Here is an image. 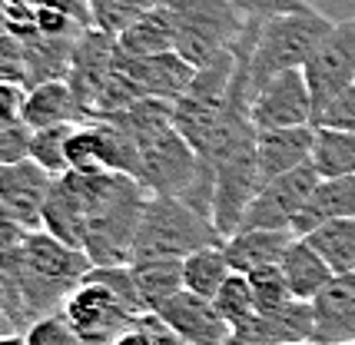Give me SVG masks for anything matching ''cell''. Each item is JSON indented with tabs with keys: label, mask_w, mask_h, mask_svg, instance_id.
I'll list each match as a JSON object with an SVG mask.
<instances>
[{
	"label": "cell",
	"mask_w": 355,
	"mask_h": 345,
	"mask_svg": "<svg viewBox=\"0 0 355 345\" xmlns=\"http://www.w3.org/2000/svg\"><path fill=\"white\" fill-rule=\"evenodd\" d=\"M315 339L312 345H355V272L336 276L312 299Z\"/></svg>",
	"instance_id": "14"
},
{
	"label": "cell",
	"mask_w": 355,
	"mask_h": 345,
	"mask_svg": "<svg viewBox=\"0 0 355 345\" xmlns=\"http://www.w3.org/2000/svg\"><path fill=\"white\" fill-rule=\"evenodd\" d=\"M312 150H315V126H295V130H269V133H259L256 153H259V176H263V183L309 166Z\"/></svg>",
	"instance_id": "16"
},
{
	"label": "cell",
	"mask_w": 355,
	"mask_h": 345,
	"mask_svg": "<svg viewBox=\"0 0 355 345\" xmlns=\"http://www.w3.org/2000/svg\"><path fill=\"white\" fill-rule=\"evenodd\" d=\"M163 0H90V17L96 30L120 37L126 27H133L143 14L156 10Z\"/></svg>",
	"instance_id": "27"
},
{
	"label": "cell",
	"mask_w": 355,
	"mask_h": 345,
	"mask_svg": "<svg viewBox=\"0 0 355 345\" xmlns=\"http://www.w3.org/2000/svg\"><path fill=\"white\" fill-rule=\"evenodd\" d=\"M332 27L336 24L319 10H312V7L263 20L259 37H256V50H252V83H256V90L266 80L279 77V73L302 70L312 60V53L322 47L325 37L332 33Z\"/></svg>",
	"instance_id": "3"
},
{
	"label": "cell",
	"mask_w": 355,
	"mask_h": 345,
	"mask_svg": "<svg viewBox=\"0 0 355 345\" xmlns=\"http://www.w3.org/2000/svg\"><path fill=\"white\" fill-rule=\"evenodd\" d=\"M279 266H282V276H286L295 302H312L325 285L336 279V272L329 269V263L312 249L306 239H293V246L286 249Z\"/></svg>",
	"instance_id": "21"
},
{
	"label": "cell",
	"mask_w": 355,
	"mask_h": 345,
	"mask_svg": "<svg viewBox=\"0 0 355 345\" xmlns=\"http://www.w3.org/2000/svg\"><path fill=\"white\" fill-rule=\"evenodd\" d=\"M44 233L60 239L63 246L80 249L87 246V203L77 172H63L53 179V189L44 206Z\"/></svg>",
	"instance_id": "15"
},
{
	"label": "cell",
	"mask_w": 355,
	"mask_h": 345,
	"mask_svg": "<svg viewBox=\"0 0 355 345\" xmlns=\"http://www.w3.org/2000/svg\"><path fill=\"white\" fill-rule=\"evenodd\" d=\"M236 7V14L243 20H272V17H282V14H295V10H306L312 7L309 0H230Z\"/></svg>",
	"instance_id": "34"
},
{
	"label": "cell",
	"mask_w": 355,
	"mask_h": 345,
	"mask_svg": "<svg viewBox=\"0 0 355 345\" xmlns=\"http://www.w3.org/2000/svg\"><path fill=\"white\" fill-rule=\"evenodd\" d=\"M116 37L110 33L90 30L83 33L73 47V60H70V73H67V83L70 90L77 94L80 107L87 110V116L93 120V113L100 107V96L107 90L110 83V73H113V63H116Z\"/></svg>",
	"instance_id": "12"
},
{
	"label": "cell",
	"mask_w": 355,
	"mask_h": 345,
	"mask_svg": "<svg viewBox=\"0 0 355 345\" xmlns=\"http://www.w3.org/2000/svg\"><path fill=\"white\" fill-rule=\"evenodd\" d=\"M163 3L176 20V53L196 70L230 53L246 30V20L236 14L230 0H163Z\"/></svg>",
	"instance_id": "4"
},
{
	"label": "cell",
	"mask_w": 355,
	"mask_h": 345,
	"mask_svg": "<svg viewBox=\"0 0 355 345\" xmlns=\"http://www.w3.org/2000/svg\"><path fill=\"white\" fill-rule=\"evenodd\" d=\"M27 345H87L77 332L63 322V315H46L24 332Z\"/></svg>",
	"instance_id": "33"
},
{
	"label": "cell",
	"mask_w": 355,
	"mask_h": 345,
	"mask_svg": "<svg viewBox=\"0 0 355 345\" xmlns=\"http://www.w3.org/2000/svg\"><path fill=\"white\" fill-rule=\"evenodd\" d=\"M312 249L322 256L336 276L355 272V220H332L306 236Z\"/></svg>",
	"instance_id": "25"
},
{
	"label": "cell",
	"mask_w": 355,
	"mask_h": 345,
	"mask_svg": "<svg viewBox=\"0 0 355 345\" xmlns=\"http://www.w3.org/2000/svg\"><path fill=\"white\" fill-rule=\"evenodd\" d=\"M249 285H252L259 315L279 312L282 306L293 302L289 283H286V276H282V266H266V269H259V272H252V276H249Z\"/></svg>",
	"instance_id": "30"
},
{
	"label": "cell",
	"mask_w": 355,
	"mask_h": 345,
	"mask_svg": "<svg viewBox=\"0 0 355 345\" xmlns=\"http://www.w3.org/2000/svg\"><path fill=\"white\" fill-rule=\"evenodd\" d=\"M230 276H232V269H230V259H226V249H223V246H209V249H200L183 259L186 292L209 299V302L219 296V289L226 285Z\"/></svg>",
	"instance_id": "24"
},
{
	"label": "cell",
	"mask_w": 355,
	"mask_h": 345,
	"mask_svg": "<svg viewBox=\"0 0 355 345\" xmlns=\"http://www.w3.org/2000/svg\"><path fill=\"white\" fill-rule=\"evenodd\" d=\"M200 172V157L193 153V146L176 133V126L156 133L150 140L137 146V179L150 196H176L183 200L186 189L193 186Z\"/></svg>",
	"instance_id": "6"
},
{
	"label": "cell",
	"mask_w": 355,
	"mask_h": 345,
	"mask_svg": "<svg viewBox=\"0 0 355 345\" xmlns=\"http://www.w3.org/2000/svg\"><path fill=\"white\" fill-rule=\"evenodd\" d=\"M130 269H133V279H137L143 309L153 315L186 289L183 263H133Z\"/></svg>",
	"instance_id": "23"
},
{
	"label": "cell",
	"mask_w": 355,
	"mask_h": 345,
	"mask_svg": "<svg viewBox=\"0 0 355 345\" xmlns=\"http://www.w3.org/2000/svg\"><path fill=\"white\" fill-rule=\"evenodd\" d=\"M315 130H339V133H355V87L339 94L329 107L315 113Z\"/></svg>",
	"instance_id": "32"
},
{
	"label": "cell",
	"mask_w": 355,
	"mask_h": 345,
	"mask_svg": "<svg viewBox=\"0 0 355 345\" xmlns=\"http://www.w3.org/2000/svg\"><path fill=\"white\" fill-rule=\"evenodd\" d=\"M312 120H315V107H312V94L302 70H289V73L266 80L252 96V126H256V133L312 126Z\"/></svg>",
	"instance_id": "9"
},
{
	"label": "cell",
	"mask_w": 355,
	"mask_h": 345,
	"mask_svg": "<svg viewBox=\"0 0 355 345\" xmlns=\"http://www.w3.org/2000/svg\"><path fill=\"white\" fill-rule=\"evenodd\" d=\"M209 246H226L209 216L176 196H150L133 246V263H183L186 256Z\"/></svg>",
	"instance_id": "2"
},
{
	"label": "cell",
	"mask_w": 355,
	"mask_h": 345,
	"mask_svg": "<svg viewBox=\"0 0 355 345\" xmlns=\"http://www.w3.org/2000/svg\"><path fill=\"white\" fill-rule=\"evenodd\" d=\"M60 315L87 345H113L120 335L137 329L139 319L113 289H107L103 283H93V279H83L70 292Z\"/></svg>",
	"instance_id": "5"
},
{
	"label": "cell",
	"mask_w": 355,
	"mask_h": 345,
	"mask_svg": "<svg viewBox=\"0 0 355 345\" xmlns=\"http://www.w3.org/2000/svg\"><path fill=\"white\" fill-rule=\"evenodd\" d=\"M156 315L189 345H223L232 335V329L226 326V319L219 315L216 306L209 299L186 292V289L173 302H166Z\"/></svg>",
	"instance_id": "13"
},
{
	"label": "cell",
	"mask_w": 355,
	"mask_h": 345,
	"mask_svg": "<svg viewBox=\"0 0 355 345\" xmlns=\"http://www.w3.org/2000/svg\"><path fill=\"white\" fill-rule=\"evenodd\" d=\"M293 233H272V229H243L226 239V259L230 269L239 276H252L266 266H279L286 249L293 246Z\"/></svg>",
	"instance_id": "19"
},
{
	"label": "cell",
	"mask_w": 355,
	"mask_h": 345,
	"mask_svg": "<svg viewBox=\"0 0 355 345\" xmlns=\"http://www.w3.org/2000/svg\"><path fill=\"white\" fill-rule=\"evenodd\" d=\"M73 126H53V130H40V133H33V146H31V159L46 170L53 179L63 176V172H70V163H67V143L73 136Z\"/></svg>",
	"instance_id": "29"
},
{
	"label": "cell",
	"mask_w": 355,
	"mask_h": 345,
	"mask_svg": "<svg viewBox=\"0 0 355 345\" xmlns=\"http://www.w3.org/2000/svg\"><path fill=\"white\" fill-rule=\"evenodd\" d=\"M31 146L33 130L24 120L3 123V130H0V166H17V163L31 159Z\"/></svg>",
	"instance_id": "31"
},
{
	"label": "cell",
	"mask_w": 355,
	"mask_h": 345,
	"mask_svg": "<svg viewBox=\"0 0 355 345\" xmlns=\"http://www.w3.org/2000/svg\"><path fill=\"white\" fill-rule=\"evenodd\" d=\"M256 345H312L315 339V315H312V302H289L279 312L256 315L249 326L239 329Z\"/></svg>",
	"instance_id": "17"
},
{
	"label": "cell",
	"mask_w": 355,
	"mask_h": 345,
	"mask_svg": "<svg viewBox=\"0 0 355 345\" xmlns=\"http://www.w3.org/2000/svg\"><path fill=\"white\" fill-rule=\"evenodd\" d=\"M139 326H146V329L153 332V335H156V339H159L163 345H189V342H183V339H180V335H176V332H173L170 326H166V322H163L159 315H153V312L139 315Z\"/></svg>",
	"instance_id": "35"
},
{
	"label": "cell",
	"mask_w": 355,
	"mask_h": 345,
	"mask_svg": "<svg viewBox=\"0 0 355 345\" xmlns=\"http://www.w3.org/2000/svg\"><path fill=\"white\" fill-rule=\"evenodd\" d=\"M223 345H256V342H249L246 335H239V332H232V335H230V339H226V342H223Z\"/></svg>",
	"instance_id": "37"
},
{
	"label": "cell",
	"mask_w": 355,
	"mask_h": 345,
	"mask_svg": "<svg viewBox=\"0 0 355 345\" xmlns=\"http://www.w3.org/2000/svg\"><path fill=\"white\" fill-rule=\"evenodd\" d=\"M332 220H355V176H339V179H322L312 200L306 203L302 216L295 220L293 236L306 239L309 233H315L319 226Z\"/></svg>",
	"instance_id": "20"
},
{
	"label": "cell",
	"mask_w": 355,
	"mask_h": 345,
	"mask_svg": "<svg viewBox=\"0 0 355 345\" xmlns=\"http://www.w3.org/2000/svg\"><path fill=\"white\" fill-rule=\"evenodd\" d=\"M116 47L126 57H156V53H176V20L166 3L143 14L116 37Z\"/></svg>",
	"instance_id": "22"
},
{
	"label": "cell",
	"mask_w": 355,
	"mask_h": 345,
	"mask_svg": "<svg viewBox=\"0 0 355 345\" xmlns=\"http://www.w3.org/2000/svg\"><path fill=\"white\" fill-rule=\"evenodd\" d=\"M213 306L219 309V315L226 319V326L232 332H239L243 326H249L259 309H256V296H252V285H249V276H239V272H232L226 285L219 289V296L213 299Z\"/></svg>",
	"instance_id": "28"
},
{
	"label": "cell",
	"mask_w": 355,
	"mask_h": 345,
	"mask_svg": "<svg viewBox=\"0 0 355 345\" xmlns=\"http://www.w3.org/2000/svg\"><path fill=\"white\" fill-rule=\"evenodd\" d=\"M0 345H27V339H24V335H3Z\"/></svg>",
	"instance_id": "38"
},
{
	"label": "cell",
	"mask_w": 355,
	"mask_h": 345,
	"mask_svg": "<svg viewBox=\"0 0 355 345\" xmlns=\"http://www.w3.org/2000/svg\"><path fill=\"white\" fill-rule=\"evenodd\" d=\"M312 166H315V172H319L322 179L355 176V133H339V130H315Z\"/></svg>",
	"instance_id": "26"
},
{
	"label": "cell",
	"mask_w": 355,
	"mask_h": 345,
	"mask_svg": "<svg viewBox=\"0 0 355 345\" xmlns=\"http://www.w3.org/2000/svg\"><path fill=\"white\" fill-rule=\"evenodd\" d=\"M53 189V176L40 170L33 159L17 166H0V209L3 220L17 222L24 229H44V206Z\"/></svg>",
	"instance_id": "11"
},
{
	"label": "cell",
	"mask_w": 355,
	"mask_h": 345,
	"mask_svg": "<svg viewBox=\"0 0 355 345\" xmlns=\"http://www.w3.org/2000/svg\"><path fill=\"white\" fill-rule=\"evenodd\" d=\"M113 345H163V342H159L146 326H139V319H137V329H130L126 335H120Z\"/></svg>",
	"instance_id": "36"
},
{
	"label": "cell",
	"mask_w": 355,
	"mask_h": 345,
	"mask_svg": "<svg viewBox=\"0 0 355 345\" xmlns=\"http://www.w3.org/2000/svg\"><path fill=\"white\" fill-rule=\"evenodd\" d=\"M90 116L80 107L77 94L70 90L67 80H50L27 90V103H24V123L31 126L33 133L40 130H53V126H73L87 123Z\"/></svg>",
	"instance_id": "18"
},
{
	"label": "cell",
	"mask_w": 355,
	"mask_h": 345,
	"mask_svg": "<svg viewBox=\"0 0 355 345\" xmlns=\"http://www.w3.org/2000/svg\"><path fill=\"white\" fill-rule=\"evenodd\" d=\"M116 70L130 80L139 100H166V103H176L196 80V67H189L180 53L126 57L116 50Z\"/></svg>",
	"instance_id": "10"
},
{
	"label": "cell",
	"mask_w": 355,
	"mask_h": 345,
	"mask_svg": "<svg viewBox=\"0 0 355 345\" xmlns=\"http://www.w3.org/2000/svg\"><path fill=\"white\" fill-rule=\"evenodd\" d=\"M80 176V172H77ZM87 203V246L93 266H130L150 193L126 172L80 176Z\"/></svg>",
	"instance_id": "1"
},
{
	"label": "cell",
	"mask_w": 355,
	"mask_h": 345,
	"mask_svg": "<svg viewBox=\"0 0 355 345\" xmlns=\"http://www.w3.org/2000/svg\"><path fill=\"white\" fill-rule=\"evenodd\" d=\"M302 77L309 83L315 113L329 107L349 87H355V20H342L332 27V33L322 40V47L302 67Z\"/></svg>",
	"instance_id": "8"
},
{
	"label": "cell",
	"mask_w": 355,
	"mask_h": 345,
	"mask_svg": "<svg viewBox=\"0 0 355 345\" xmlns=\"http://www.w3.org/2000/svg\"><path fill=\"white\" fill-rule=\"evenodd\" d=\"M322 183V176L315 172V166H302L295 172H286L279 179L263 183V189L256 193L252 206L246 209L243 229H272V233H293L295 220L302 216L306 203L312 200L315 186ZM239 229V233H243Z\"/></svg>",
	"instance_id": "7"
}]
</instances>
